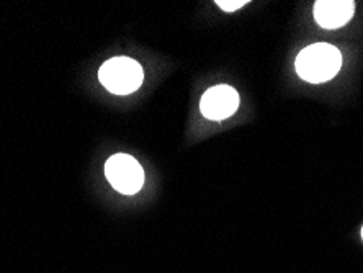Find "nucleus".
Masks as SVG:
<instances>
[{
  "instance_id": "1",
  "label": "nucleus",
  "mask_w": 363,
  "mask_h": 273,
  "mask_svg": "<svg viewBox=\"0 0 363 273\" xmlns=\"http://www.w3.org/2000/svg\"><path fill=\"white\" fill-rule=\"evenodd\" d=\"M342 66L339 50L328 43H316L298 55L295 67L298 76L309 84H324L334 79Z\"/></svg>"
},
{
  "instance_id": "2",
  "label": "nucleus",
  "mask_w": 363,
  "mask_h": 273,
  "mask_svg": "<svg viewBox=\"0 0 363 273\" xmlns=\"http://www.w3.org/2000/svg\"><path fill=\"white\" fill-rule=\"evenodd\" d=\"M99 79L108 92L115 95H130L141 87L144 72L135 59L118 56L106 61L99 71Z\"/></svg>"
},
{
  "instance_id": "3",
  "label": "nucleus",
  "mask_w": 363,
  "mask_h": 273,
  "mask_svg": "<svg viewBox=\"0 0 363 273\" xmlns=\"http://www.w3.org/2000/svg\"><path fill=\"white\" fill-rule=\"evenodd\" d=\"M105 175L110 185L123 195H135L144 185L143 167L128 154H115L106 160Z\"/></svg>"
},
{
  "instance_id": "4",
  "label": "nucleus",
  "mask_w": 363,
  "mask_h": 273,
  "mask_svg": "<svg viewBox=\"0 0 363 273\" xmlns=\"http://www.w3.org/2000/svg\"><path fill=\"white\" fill-rule=\"evenodd\" d=\"M239 106V95L229 85H216L206 90L200 101L203 116L213 121H223L236 113Z\"/></svg>"
},
{
  "instance_id": "5",
  "label": "nucleus",
  "mask_w": 363,
  "mask_h": 273,
  "mask_svg": "<svg viewBox=\"0 0 363 273\" xmlns=\"http://www.w3.org/2000/svg\"><path fill=\"white\" fill-rule=\"evenodd\" d=\"M355 13L352 0H318L314 4V18L325 30H337L349 23Z\"/></svg>"
},
{
  "instance_id": "6",
  "label": "nucleus",
  "mask_w": 363,
  "mask_h": 273,
  "mask_svg": "<svg viewBox=\"0 0 363 273\" xmlns=\"http://www.w3.org/2000/svg\"><path fill=\"white\" fill-rule=\"evenodd\" d=\"M247 4L245 0H233V2H228V0H218L216 5L224 12H234V10H239L244 5Z\"/></svg>"
},
{
  "instance_id": "7",
  "label": "nucleus",
  "mask_w": 363,
  "mask_h": 273,
  "mask_svg": "<svg viewBox=\"0 0 363 273\" xmlns=\"http://www.w3.org/2000/svg\"><path fill=\"white\" fill-rule=\"evenodd\" d=\"M362 238H363V228H362Z\"/></svg>"
}]
</instances>
